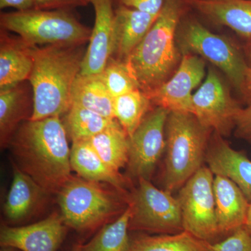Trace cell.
<instances>
[{"instance_id":"obj_15","label":"cell","mask_w":251,"mask_h":251,"mask_svg":"<svg viewBox=\"0 0 251 251\" xmlns=\"http://www.w3.org/2000/svg\"><path fill=\"white\" fill-rule=\"evenodd\" d=\"M224 138L213 132L206 150V165L214 175L232 180L251 202V161L244 151L231 148Z\"/></svg>"},{"instance_id":"obj_24","label":"cell","mask_w":251,"mask_h":251,"mask_svg":"<svg viewBox=\"0 0 251 251\" xmlns=\"http://www.w3.org/2000/svg\"><path fill=\"white\" fill-rule=\"evenodd\" d=\"M89 141L99 156L115 171L120 172L127 166L129 137L117 120Z\"/></svg>"},{"instance_id":"obj_26","label":"cell","mask_w":251,"mask_h":251,"mask_svg":"<svg viewBox=\"0 0 251 251\" xmlns=\"http://www.w3.org/2000/svg\"><path fill=\"white\" fill-rule=\"evenodd\" d=\"M152 108L151 99L140 89L114 98V117L128 137L133 135Z\"/></svg>"},{"instance_id":"obj_17","label":"cell","mask_w":251,"mask_h":251,"mask_svg":"<svg viewBox=\"0 0 251 251\" xmlns=\"http://www.w3.org/2000/svg\"><path fill=\"white\" fill-rule=\"evenodd\" d=\"M156 18L120 5L115 10L111 57L126 62L147 35Z\"/></svg>"},{"instance_id":"obj_28","label":"cell","mask_w":251,"mask_h":251,"mask_svg":"<svg viewBox=\"0 0 251 251\" xmlns=\"http://www.w3.org/2000/svg\"><path fill=\"white\" fill-rule=\"evenodd\" d=\"M115 120L106 118L88 109L72 105L62 122L68 138L74 143L90 139L110 126Z\"/></svg>"},{"instance_id":"obj_9","label":"cell","mask_w":251,"mask_h":251,"mask_svg":"<svg viewBox=\"0 0 251 251\" xmlns=\"http://www.w3.org/2000/svg\"><path fill=\"white\" fill-rule=\"evenodd\" d=\"M214 174L203 166L178 191L183 228L206 242L221 236L216 215Z\"/></svg>"},{"instance_id":"obj_39","label":"cell","mask_w":251,"mask_h":251,"mask_svg":"<svg viewBox=\"0 0 251 251\" xmlns=\"http://www.w3.org/2000/svg\"><path fill=\"white\" fill-rule=\"evenodd\" d=\"M72 251H79L78 248L77 247H75Z\"/></svg>"},{"instance_id":"obj_30","label":"cell","mask_w":251,"mask_h":251,"mask_svg":"<svg viewBox=\"0 0 251 251\" xmlns=\"http://www.w3.org/2000/svg\"><path fill=\"white\" fill-rule=\"evenodd\" d=\"M210 251H251V234L244 226L221 242L209 243Z\"/></svg>"},{"instance_id":"obj_18","label":"cell","mask_w":251,"mask_h":251,"mask_svg":"<svg viewBox=\"0 0 251 251\" xmlns=\"http://www.w3.org/2000/svg\"><path fill=\"white\" fill-rule=\"evenodd\" d=\"M1 29L0 36V90L29 80L34 62L36 47L19 36Z\"/></svg>"},{"instance_id":"obj_7","label":"cell","mask_w":251,"mask_h":251,"mask_svg":"<svg viewBox=\"0 0 251 251\" xmlns=\"http://www.w3.org/2000/svg\"><path fill=\"white\" fill-rule=\"evenodd\" d=\"M176 40L181 54H196L209 61L224 73L240 94L249 64L241 50L232 41L211 32L193 18L181 21Z\"/></svg>"},{"instance_id":"obj_20","label":"cell","mask_w":251,"mask_h":251,"mask_svg":"<svg viewBox=\"0 0 251 251\" xmlns=\"http://www.w3.org/2000/svg\"><path fill=\"white\" fill-rule=\"evenodd\" d=\"M198 12L220 25L251 39V0H186Z\"/></svg>"},{"instance_id":"obj_29","label":"cell","mask_w":251,"mask_h":251,"mask_svg":"<svg viewBox=\"0 0 251 251\" xmlns=\"http://www.w3.org/2000/svg\"><path fill=\"white\" fill-rule=\"evenodd\" d=\"M100 75L113 98L140 89L125 61L110 57Z\"/></svg>"},{"instance_id":"obj_23","label":"cell","mask_w":251,"mask_h":251,"mask_svg":"<svg viewBox=\"0 0 251 251\" xmlns=\"http://www.w3.org/2000/svg\"><path fill=\"white\" fill-rule=\"evenodd\" d=\"M71 99L72 105L88 109L106 118L115 119L114 98L104 83L100 74H79L73 85Z\"/></svg>"},{"instance_id":"obj_37","label":"cell","mask_w":251,"mask_h":251,"mask_svg":"<svg viewBox=\"0 0 251 251\" xmlns=\"http://www.w3.org/2000/svg\"><path fill=\"white\" fill-rule=\"evenodd\" d=\"M246 52L251 61V39L247 40V44L246 45Z\"/></svg>"},{"instance_id":"obj_33","label":"cell","mask_w":251,"mask_h":251,"mask_svg":"<svg viewBox=\"0 0 251 251\" xmlns=\"http://www.w3.org/2000/svg\"><path fill=\"white\" fill-rule=\"evenodd\" d=\"M32 9H67L88 4V0H31Z\"/></svg>"},{"instance_id":"obj_22","label":"cell","mask_w":251,"mask_h":251,"mask_svg":"<svg viewBox=\"0 0 251 251\" xmlns=\"http://www.w3.org/2000/svg\"><path fill=\"white\" fill-rule=\"evenodd\" d=\"M23 83V82H22ZM22 83L0 90V144L8 146L19 126L32 115L31 100Z\"/></svg>"},{"instance_id":"obj_14","label":"cell","mask_w":251,"mask_h":251,"mask_svg":"<svg viewBox=\"0 0 251 251\" xmlns=\"http://www.w3.org/2000/svg\"><path fill=\"white\" fill-rule=\"evenodd\" d=\"M95 11V23L92 30L80 74H100L111 57L115 10L112 0H90Z\"/></svg>"},{"instance_id":"obj_10","label":"cell","mask_w":251,"mask_h":251,"mask_svg":"<svg viewBox=\"0 0 251 251\" xmlns=\"http://www.w3.org/2000/svg\"><path fill=\"white\" fill-rule=\"evenodd\" d=\"M242 109L219 73L209 68L204 82L193 94L190 112L204 126L227 137L234 130Z\"/></svg>"},{"instance_id":"obj_27","label":"cell","mask_w":251,"mask_h":251,"mask_svg":"<svg viewBox=\"0 0 251 251\" xmlns=\"http://www.w3.org/2000/svg\"><path fill=\"white\" fill-rule=\"evenodd\" d=\"M130 217L128 206L123 214L112 223L105 225L90 242L77 246L79 251H127L130 242L128 235Z\"/></svg>"},{"instance_id":"obj_38","label":"cell","mask_w":251,"mask_h":251,"mask_svg":"<svg viewBox=\"0 0 251 251\" xmlns=\"http://www.w3.org/2000/svg\"><path fill=\"white\" fill-rule=\"evenodd\" d=\"M20 251L18 249H14L11 247H1V251Z\"/></svg>"},{"instance_id":"obj_2","label":"cell","mask_w":251,"mask_h":251,"mask_svg":"<svg viewBox=\"0 0 251 251\" xmlns=\"http://www.w3.org/2000/svg\"><path fill=\"white\" fill-rule=\"evenodd\" d=\"M83 46L36 47L29 77L34 101L31 120L61 117L69 111L73 85L86 52Z\"/></svg>"},{"instance_id":"obj_4","label":"cell","mask_w":251,"mask_h":251,"mask_svg":"<svg viewBox=\"0 0 251 251\" xmlns=\"http://www.w3.org/2000/svg\"><path fill=\"white\" fill-rule=\"evenodd\" d=\"M213 130L192 113L170 112L166 125V149L161 181L173 194L204 165Z\"/></svg>"},{"instance_id":"obj_25","label":"cell","mask_w":251,"mask_h":251,"mask_svg":"<svg viewBox=\"0 0 251 251\" xmlns=\"http://www.w3.org/2000/svg\"><path fill=\"white\" fill-rule=\"evenodd\" d=\"M127 251H210L209 242L187 231L173 234L140 235L130 239Z\"/></svg>"},{"instance_id":"obj_6","label":"cell","mask_w":251,"mask_h":251,"mask_svg":"<svg viewBox=\"0 0 251 251\" xmlns=\"http://www.w3.org/2000/svg\"><path fill=\"white\" fill-rule=\"evenodd\" d=\"M1 29L16 33L32 46H80L90 41L92 30L67 9H31L4 13Z\"/></svg>"},{"instance_id":"obj_11","label":"cell","mask_w":251,"mask_h":251,"mask_svg":"<svg viewBox=\"0 0 251 251\" xmlns=\"http://www.w3.org/2000/svg\"><path fill=\"white\" fill-rule=\"evenodd\" d=\"M170 111L163 107L151 109L129 137L128 174L137 180H151L165 153L166 125Z\"/></svg>"},{"instance_id":"obj_16","label":"cell","mask_w":251,"mask_h":251,"mask_svg":"<svg viewBox=\"0 0 251 251\" xmlns=\"http://www.w3.org/2000/svg\"><path fill=\"white\" fill-rule=\"evenodd\" d=\"M13 179L3 213L11 223H20L35 215L49 201L50 193L20 169L12 161Z\"/></svg>"},{"instance_id":"obj_13","label":"cell","mask_w":251,"mask_h":251,"mask_svg":"<svg viewBox=\"0 0 251 251\" xmlns=\"http://www.w3.org/2000/svg\"><path fill=\"white\" fill-rule=\"evenodd\" d=\"M69 227L61 214L52 213L46 219L28 226L11 227L2 225L1 247L20 251H57L65 239Z\"/></svg>"},{"instance_id":"obj_19","label":"cell","mask_w":251,"mask_h":251,"mask_svg":"<svg viewBox=\"0 0 251 251\" xmlns=\"http://www.w3.org/2000/svg\"><path fill=\"white\" fill-rule=\"evenodd\" d=\"M216 215L221 236L229 235L245 224L249 202L232 180L214 175Z\"/></svg>"},{"instance_id":"obj_5","label":"cell","mask_w":251,"mask_h":251,"mask_svg":"<svg viewBox=\"0 0 251 251\" xmlns=\"http://www.w3.org/2000/svg\"><path fill=\"white\" fill-rule=\"evenodd\" d=\"M64 222L71 228L86 232L120 216L128 207V193L112 192L100 183L71 176L57 193Z\"/></svg>"},{"instance_id":"obj_34","label":"cell","mask_w":251,"mask_h":251,"mask_svg":"<svg viewBox=\"0 0 251 251\" xmlns=\"http://www.w3.org/2000/svg\"><path fill=\"white\" fill-rule=\"evenodd\" d=\"M0 8H14L17 11L32 9L31 0H0Z\"/></svg>"},{"instance_id":"obj_40","label":"cell","mask_w":251,"mask_h":251,"mask_svg":"<svg viewBox=\"0 0 251 251\" xmlns=\"http://www.w3.org/2000/svg\"><path fill=\"white\" fill-rule=\"evenodd\" d=\"M88 1H89V2H90V0H88Z\"/></svg>"},{"instance_id":"obj_36","label":"cell","mask_w":251,"mask_h":251,"mask_svg":"<svg viewBox=\"0 0 251 251\" xmlns=\"http://www.w3.org/2000/svg\"><path fill=\"white\" fill-rule=\"evenodd\" d=\"M244 227L251 234V202L249 203V209H248L247 218H246Z\"/></svg>"},{"instance_id":"obj_8","label":"cell","mask_w":251,"mask_h":251,"mask_svg":"<svg viewBox=\"0 0 251 251\" xmlns=\"http://www.w3.org/2000/svg\"><path fill=\"white\" fill-rule=\"evenodd\" d=\"M127 199L130 210L129 230L160 234L184 231L177 198L156 187L150 180L138 179Z\"/></svg>"},{"instance_id":"obj_32","label":"cell","mask_w":251,"mask_h":251,"mask_svg":"<svg viewBox=\"0 0 251 251\" xmlns=\"http://www.w3.org/2000/svg\"><path fill=\"white\" fill-rule=\"evenodd\" d=\"M166 0H120L121 5L158 16Z\"/></svg>"},{"instance_id":"obj_31","label":"cell","mask_w":251,"mask_h":251,"mask_svg":"<svg viewBox=\"0 0 251 251\" xmlns=\"http://www.w3.org/2000/svg\"><path fill=\"white\" fill-rule=\"evenodd\" d=\"M234 134L251 145V105L242 108L236 122Z\"/></svg>"},{"instance_id":"obj_1","label":"cell","mask_w":251,"mask_h":251,"mask_svg":"<svg viewBox=\"0 0 251 251\" xmlns=\"http://www.w3.org/2000/svg\"><path fill=\"white\" fill-rule=\"evenodd\" d=\"M61 117L23 122L9 142L14 163L50 194L72 176L71 148Z\"/></svg>"},{"instance_id":"obj_21","label":"cell","mask_w":251,"mask_h":251,"mask_svg":"<svg viewBox=\"0 0 251 251\" xmlns=\"http://www.w3.org/2000/svg\"><path fill=\"white\" fill-rule=\"evenodd\" d=\"M71 166L77 175L87 181L106 183L117 191L127 193V181L120 172L108 166L96 152L89 140L72 143L70 152Z\"/></svg>"},{"instance_id":"obj_12","label":"cell","mask_w":251,"mask_h":251,"mask_svg":"<svg viewBox=\"0 0 251 251\" xmlns=\"http://www.w3.org/2000/svg\"><path fill=\"white\" fill-rule=\"evenodd\" d=\"M204 59L196 54H182L178 69L171 78L148 94L154 106L170 112H190L193 91L206 77ZM191 113V112H190Z\"/></svg>"},{"instance_id":"obj_3","label":"cell","mask_w":251,"mask_h":251,"mask_svg":"<svg viewBox=\"0 0 251 251\" xmlns=\"http://www.w3.org/2000/svg\"><path fill=\"white\" fill-rule=\"evenodd\" d=\"M186 4V0H166L151 29L126 61L147 94L161 87L179 67L182 54L176 36Z\"/></svg>"},{"instance_id":"obj_35","label":"cell","mask_w":251,"mask_h":251,"mask_svg":"<svg viewBox=\"0 0 251 251\" xmlns=\"http://www.w3.org/2000/svg\"><path fill=\"white\" fill-rule=\"evenodd\" d=\"M240 94L247 103V106L251 105V61L248 66Z\"/></svg>"}]
</instances>
